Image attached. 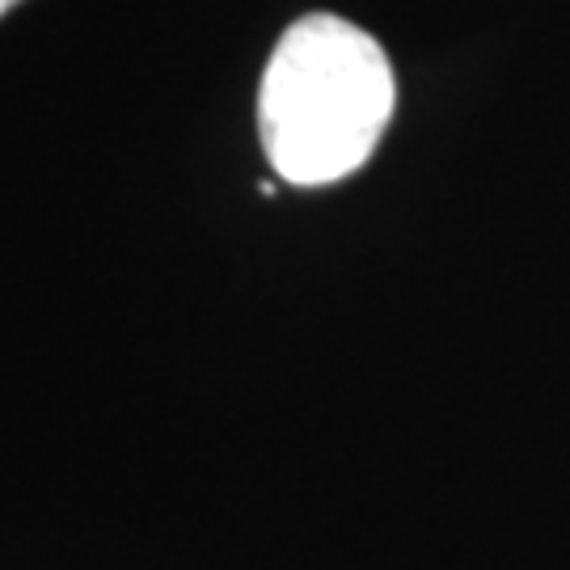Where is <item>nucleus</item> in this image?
Here are the masks:
<instances>
[{
    "label": "nucleus",
    "instance_id": "f257e3e1",
    "mask_svg": "<svg viewBox=\"0 0 570 570\" xmlns=\"http://www.w3.org/2000/svg\"><path fill=\"white\" fill-rule=\"evenodd\" d=\"M397 77L385 47L334 13L292 21L263 72L258 131L271 169L292 186L355 174L385 136Z\"/></svg>",
    "mask_w": 570,
    "mask_h": 570
},
{
    "label": "nucleus",
    "instance_id": "f03ea898",
    "mask_svg": "<svg viewBox=\"0 0 570 570\" xmlns=\"http://www.w3.org/2000/svg\"><path fill=\"white\" fill-rule=\"evenodd\" d=\"M21 0H0V18H4V13H9V9H18Z\"/></svg>",
    "mask_w": 570,
    "mask_h": 570
}]
</instances>
